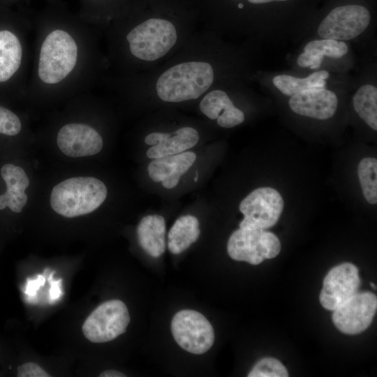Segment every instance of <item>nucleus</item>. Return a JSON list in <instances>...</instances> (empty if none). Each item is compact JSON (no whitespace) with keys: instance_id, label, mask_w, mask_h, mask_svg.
Listing matches in <instances>:
<instances>
[{"instance_id":"nucleus-1","label":"nucleus","mask_w":377,"mask_h":377,"mask_svg":"<svg viewBox=\"0 0 377 377\" xmlns=\"http://www.w3.org/2000/svg\"><path fill=\"white\" fill-rule=\"evenodd\" d=\"M107 195V187L101 180L94 177H75L66 179L53 187L50 203L58 214L74 218L98 209Z\"/></svg>"},{"instance_id":"nucleus-2","label":"nucleus","mask_w":377,"mask_h":377,"mask_svg":"<svg viewBox=\"0 0 377 377\" xmlns=\"http://www.w3.org/2000/svg\"><path fill=\"white\" fill-rule=\"evenodd\" d=\"M214 80V71L207 62L188 61L163 72L156 84L158 96L163 101L179 103L196 99Z\"/></svg>"},{"instance_id":"nucleus-3","label":"nucleus","mask_w":377,"mask_h":377,"mask_svg":"<svg viewBox=\"0 0 377 377\" xmlns=\"http://www.w3.org/2000/svg\"><path fill=\"white\" fill-rule=\"evenodd\" d=\"M77 54V43L69 33L62 29L52 31L40 50V80L47 84H55L64 80L75 67Z\"/></svg>"},{"instance_id":"nucleus-4","label":"nucleus","mask_w":377,"mask_h":377,"mask_svg":"<svg viewBox=\"0 0 377 377\" xmlns=\"http://www.w3.org/2000/svg\"><path fill=\"white\" fill-rule=\"evenodd\" d=\"M126 39L131 54L147 61H155L165 55L175 45L177 30L170 21L151 18L135 27Z\"/></svg>"},{"instance_id":"nucleus-5","label":"nucleus","mask_w":377,"mask_h":377,"mask_svg":"<svg viewBox=\"0 0 377 377\" xmlns=\"http://www.w3.org/2000/svg\"><path fill=\"white\" fill-rule=\"evenodd\" d=\"M227 251L232 259L256 265L278 256L281 242L274 234L263 229L239 228L230 235Z\"/></svg>"},{"instance_id":"nucleus-6","label":"nucleus","mask_w":377,"mask_h":377,"mask_svg":"<svg viewBox=\"0 0 377 377\" xmlns=\"http://www.w3.org/2000/svg\"><path fill=\"white\" fill-rule=\"evenodd\" d=\"M130 315L121 300L103 302L85 320L82 327L84 337L93 343H104L116 339L126 331Z\"/></svg>"},{"instance_id":"nucleus-7","label":"nucleus","mask_w":377,"mask_h":377,"mask_svg":"<svg viewBox=\"0 0 377 377\" xmlns=\"http://www.w3.org/2000/svg\"><path fill=\"white\" fill-rule=\"evenodd\" d=\"M280 193L270 187L258 188L250 193L239 204L244 219L239 228L267 229L279 221L283 209Z\"/></svg>"},{"instance_id":"nucleus-8","label":"nucleus","mask_w":377,"mask_h":377,"mask_svg":"<svg viewBox=\"0 0 377 377\" xmlns=\"http://www.w3.org/2000/svg\"><path fill=\"white\" fill-rule=\"evenodd\" d=\"M171 332L177 344L193 354L209 350L214 341V329L200 313L191 309L178 311L171 322Z\"/></svg>"},{"instance_id":"nucleus-9","label":"nucleus","mask_w":377,"mask_h":377,"mask_svg":"<svg viewBox=\"0 0 377 377\" xmlns=\"http://www.w3.org/2000/svg\"><path fill=\"white\" fill-rule=\"evenodd\" d=\"M370 20V13L363 6H340L333 8L318 26V34L323 39L351 40L367 28Z\"/></svg>"},{"instance_id":"nucleus-10","label":"nucleus","mask_w":377,"mask_h":377,"mask_svg":"<svg viewBox=\"0 0 377 377\" xmlns=\"http://www.w3.org/2000/svg\"><path fill=\"white\" fill-rule=\"evenodd\" d=\"M377 309V297L370 292H357L334 310L336 327L346 334H359L369 327Z\"/></svg>"},{"instance_id":"nucleus-11","label":"nucleus","mask_w":377,"mask_h":377,"mask_svg":"<svg viewBox=\"0 0 377 377\" xmlns=\"http://www.w3.org/2000/svg\"><path fill=\"white\" fill-rule=\"evenodd\" d=\"M360 285L358 269L344 263L333 267L326 275L319 299L326 309L334 311L357 293Z\"/></svg>"},{"instance_id":"nucleus-12","label":"nucleus","mask_w":377,"mask_h":377,"mask_svg":"<svg viewBox=\"0 0 377 377\" xmlns=\"http://www.w3.org/2000/svg\"><path fill=\"white\" fill-rule=\"evenodd\" d=\"M57 142L60 151L72 158L97 154L103 146L99 133L83 123H70L63 126L58 132Z\"/></svg>"},{"instance_id":"nucleus-13","label":"nucleus","mask_w":377,"mask_h":377,"mask_svg":"<svg viewBox=\"0 0 377 377\" xmlns=\"http://www.w3.org/2000/svg\"><path fill=\"white\" fill-rule=\"evenodd\" d=\"M288 103L290 109L298 114L324 120L335 114L338 99L330 90L312 89L290 96Z\"/></svg>"},{"instance_id":"nucleus-14","label":"nucleus","mask_w":377,"mask_h":377,"mask_svg":"<svg viewBox=\"0 0 377 377\" xmlns=\"http://www.w3.org/2000/svg\"><path fill=\"white\" fill-rule=\"evenodd\" d=\"M198 131L192 127H182L172 133L154 132L145 138L147 145H152L147 151L149 158H157L182 153L194 147L199 140Z\"/></svg>"},{"instance_id":"nucleus-15","label":"nucleus","mask_w":377,"mask_h":377,"mask_svg":"<svg viewBox=\"0 0 377 377\" xmlns=\"http://www.w3.org/2000/svg\"><path fill=\"white\" fill-rule=\"evenodd\" d=\"M196 159L193 151H183L154 158L148 165L149 177L156 182H161L165 188H172L179 183L181 177L192 166Z\"/></svg>"},{"instance_id":"nucleus-16","label":"nucleus","mask_w":377,"mask_h":377,"mask_svg":"<svg viewBox=\"0 0 377 377\" xmlns=\"http://www.w3.org/2000/svg\"><path fill=\"white\" fill-rule=\"evenodd\" d=\"M200 111L209 119H216L223 128H232L244 121V112L236 108L228 94L219 89L207 94L199 105Z\"/></svg>"},{"instance_id":"nucleus-17","label":"nucleus","mask_w":377,"mask_h":377,"mask_svg":"<svg viewBox=\"0 0 377 377\" xmlns=\"http://www.w3.org/2000/svg\"><path fill=\"white\" fill-rule=\"evenodd\" d=\"M1 175L6 184V191L0 195V209L6 207L15 213H20L28 201L25 190L29 186V179L24 169L8 163L1 168Z\"/></svg>"},{"instance_id":"nucleus-18","label":"nucleus","mask_w":377,"mask_h":377,"mask_svg":"<svg viewBox=\"0 0 377 377\" xmlns=\"http://www.w3.org/2000/svg\"><path fill=\"white\" fill-rule=\"evenodd\" d=\"M138 242L153 258L161 256L165 250V221L162 216H144L137 228Z\"/></svg>"},{"instance_id":"nucleus-19","label":"nucleus","mask_w":377,"mask_h":377,"mask_svg":"<svg viewBox=\"0 0 377 377\" xmlns=\"http://www.w3.org/2000/svg\"><path fill=\"white\" fill-rule=\"evenodd\" d=\"M22 59V47L12 31L0 30V82L9 80L18 71Z\"/></svg>"},{"instance_id":"nucleus-20","label":"nucleus","mask_w":377,"mask_h":377,"mask_svg":"<svg viewBox=\"0 0 377 377\" xmlns=\"http://www.w3.org/2000/svg\"><path fill=\"white\" fill-rule=\"evenodd\" d=\"M198 219L192 215L178 218L168 235V248L173 254H179L186 250L200 236Z\"/></svg>"},{"instance_id":"nucleus-21","label":"nucleus","mask_w":377,"mask_h":377,"mask_svg":"<svg viewBox=\"0 0 377 377\" xmlns=\"http://www.w3.org/2000/svg\"><path fill=\"white\" fill-rule=\"evenodd\" d=\"M330 74L326 71H316L304 78L288 75H279L273 78V84L283 94L292 96L296 94L312 89H322Z\"/></svg>"},{"instance_id":"nucleus-22","label":"nucleus","mask_w":377,"mask_h":377,"mask_svg":"<svg viewBox=\"0 0 377 377\" xmlns=\"http://www.w3.org/2000/svg\"><path fill=\"white\" fill-rule=\"evenodd\" d=\"M353 106L360 117L374 131L377 130V89L371 84L360 87L355 94Z\"/></svg>"},{"instance_id":"nucleus-23","label":"nucleus","mask_w":377,"mask_h":377,"mask_svg":"<svg viewBox=\"0 0 377 377\" xmlns=\"http://www.w3.org/2000/svg\"><path fill=\"white\" fill-rule=\"evenodd\" d=\"M359 180L363 195L368 202H377V160L375 158H364L357 168Z\"/></svg>"},{"instance_id":"nucleus-24","label":"nucleus","mask_w":377,"mask_h":377,"mask_svg":"<svg viewBox=\"0 0 377 377\" xmlns=\"http://www.w3.org/2000/svg\"><path fill=\"white\" fill-rule=\"evenodd\" d=\"M304 52L316 55L339 59L347 54L348 45L343 40L333 39L315 40L308 43Z\"/></svg>"},{"instance_id":"nucleus-25","label":"nucleus","mask_w":377,"mask_h":377,"mask_svg":"<svg viewBox=\"0 0 377 377\" xmlns=\"http://www.w3.org/2000/svg\"><path fill=\"white\" fill-rule=\"evenodd\" d=\"M249 377H287L288 373L281 362L266 357L258 361L249 372Z\"/></svg>"},{"instance_id":"nucleus-26","label":"nucleus","mask_w":377,"mask_h":377,"mask_svg":"<svg viewBox=\"0 0 377 377\" xmlns=\"http://www.w3.org/2000/svg\"><path fill=\"white\" fill-rule=\"evenodd\" d=\"M22 124L18 116L0 105V133L14 136L20 132Z\"/></svg>"},{"instance_id":"nucleus-27","label":"nucleus","mask_w":377,"mask_h":377,"mask_svg":"<svg viewBox=\"0 0 377 377\" xmlns=\"http://www.w3.org/2000/svg\"><path fill=\"white\" fill-rule=\"evenodd\" d=\"M18 377H50L47 372L34 362H27L17 368Z\"/></svg>"},{"instance_id":"nucleus-28","label":"nucleus","mask_w":377,"mask_h":377,"mask_svg":"<svg viewBox=\"0 0 377 377\" xmlns=\"http://www.w3.org/2000/svg\"><path fill=\"white\" fill-rule=\"evenodd\" d=\"M323 57L310 52H304L297 59V64L301 67H310L311 69L320 68Z\"/></svg>"},{"instance_id":"nucleus-29","label":"nucleus","mask_w":377,"mask_h":377,"mask_svg":"<svg viewBox=\"0 0 377 377\" xmlns=\"http://www.w3.org/2000/svg\"><path fill=\"white\" fill-rule=\"evenodd\" d=\"M45 281L44 276L39 274L35 279H30L27 282L26 293L30 297H34L36 294V290L40 286H43Z\"/></svg>"},{"instance_id":"nucleus-30","label":"nucleus","mask_w":377,"mask_h":377,"mask_svg":"<svg viewBox=\"0 0 377 377\" xmlns=\"http://www.w3.org/2000/svg\"><path fill=\"white\" fill-rule=\"evenodd\" d=\"M60 282H61V280L51 281L50 296L52 300H57L60 296V294H61Z\"/></svg>"},{"instance_id":"nucleus-31","label":"nucleus","mask_w":377,"mask_h":377,"mask_svg":"<svg viewBox=\"0 0 377 377\" xmlns=\"http://www.w3.org/2000/svg\"><path fill=\"white\" fill-rule=\"evenodd\" d=\"M100 377H125L126 375L116 370H106L102 372Z\"/></svg>"},{"instance_id":"nucleus-32","label":"nucleus","mask_w":377,"mask_h":377,"mask_svg":"<svg viewBox=\"0 0 377 377\" xmlns=\"http://www.w3.org/2000/svg\"><path fill=\"white\" fill-rule=\"evenodd\" d=\"M371 286L373 288H376V286L374 283H371Z\"/></svg>"}]
</instances>
